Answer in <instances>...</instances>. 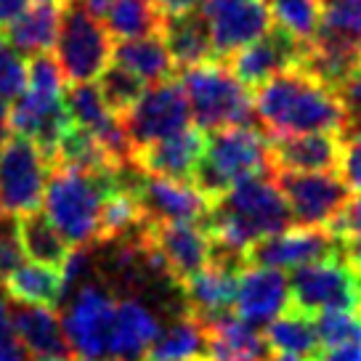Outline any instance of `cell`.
Here are the masks:
<instances>
[{
	"label": "cell",
	"mask_w": 361,
	"mask_h": 361,
	"mask_svg": "<svg viewBox=\"0 0 361 361\" xmlns=\"http://www.w3.org/2000/svg\"><path fill=\"white\" fill-rule=\"evenodd\" d=\"M27 88V61L0 35V102H16Z\"/></svg>",
	"instance_id": "cell-36"
},
{
	"label": "cell",
	"mask_w": 361,
	"mask_h": 361,
	"mask_svg": "<svg viewBox=\"0 0 361 361\" xmlns=\"http://www.w3.org/2000/svg\"><path fill=\"white\" fill-rule=\"evenodd\" d=\"M287 308H290V284L282 271L247 266L239 274V290L234 300L239 322L255 329L269 327Z\"/></svg>",
	"instance_id": "cell-17"
},
{
	"label": "cell",
	"mask_w": 361,
	"mask_h": 361,
	"mask_svg": "<svg viewBox=\"0 0 361 361\" xmlns=\"http://www.w3.org/2000/svg\"><path fill=\"white\" fill-rule=\"evenodd\" d=\"M308 361H361V340H350V343L319 348L314 353V359Z\"/></svg>",
	"instance_id": "cell-42"
},
{
	"label": "cell",
	"mask_w": 361,
	"mask_h": 361,
	"mask_svg": "<svg viewBox=\"0 0 361 361\" xmlns=\"http://www.w3.org/2000/svg\"><path fill=\"white\" fill-rule=\"evenodd\" d=\"M109 37L117 40H133L159 35L162 30V13L157 11L154 0H114L112 8L102 19Z\"/></svg>",
	"instance_id": "cell-30"
},
{
	"label": "cell",
	"mask_w": 361,
	"mask_h": 361,
	"mask_svg": "<svg viewBox=\"0 0 361 361\" xmlns=\"http://www.w3.org/2000/svg\"><path fill=\"white\" fill-rule=\"evenodd\" d=\"M252 109L269 138L303 133H343L345 112L335 90L324 88L303 69L266 80L252 93Z\"/></svg>",
	"instance_id": "cell-1"
},
{
	"label": "cell",
	"mask_w": 361,
	"mask_h": 361,
	"mask_svg": "<svg viewBox=\"0 0 361 361\" xmlns=\"http://www.w3.org/2000/svg\"><path fill=\"white\" fill-rule=\"evenodd\" d=\"M271 173L269 135L255 125H237L210 133L189 183L213 204L231 186L247 178H271Z\"/></svg>",
	"instance_id": "cell-3"
},
{
	"label": "cell",
	"mask_w": 361,
	"mask_h": 361,
	"mask_svg": "<svg viewBox=\"0 0 361 361\" xmlns=\"http://www.w3.org/2000/svg\"><path fill=\"white\" fill-rule=\"evenodd\" d=\"M67 80L59 69L56 59L51 54H40V56L30 59V67H27V88L37 90V93H48V96H64V85Z\"/></svg>",
	"instance_id": "cell-37"
},
{
	"label": "cell",
	"mask_w": 361,
	"mask_h": 361,
	"mask_svg": "<svg viewBox=\"0 0 361 361\" xmlns=\"http://www.w3.org/2000/svg\"><path fill=\"white\" fill-rule=\"evenodd\" d=\"M340 252H343V242L324 226H290L282 234L255 242L247 250V266L276 271L300 269Z\"/></svg>",
	"instance_id": "cell-13"
},
{
	"label": "cell",
	"mask_w": 361,
	"mask_h": 361,
	"mask_svg": "<svg viewBox=\"0 0 361 361\" xmlns=\"http://www.w3.org/2000/svg\"><path fill=\"white\" fill-rule=\"evenodd\" d=\"M327 228L340 239V242H345V239H350V237H359L361 234V192L356 194V197H350L348 204L340 210L338 218H335Z\"/></svg>",
	"instance_id": "cell-41"
},
{
	"label": "cell",
	"mask_w": 361,
	"mask_h": 361,
	"mask_svg": "<svg viewBox=\"0 0 361 361\" xmlns=\"http://www.w3.org/2000/svg\"><path fill=\"white\" fill-rule=\"evenodd\" d=\"M11 138V123H8V104L0 102V147Z\"/></svg>",
	"instance_id": "cell-46"
},
{
	"label": "cell",
	"mask_w": 361,
	"mask_h": 361,
	"mask_svg": "<svg viewBox=\"0 0 361 361\" xmlns=\"http://www.w3.org/2000/svg\"><path fill=\"white\" fill-rule=\"evenodd\" d=\"M322 3H327V0H322Z\"/></svg>",
	"instance_id": "cell-53"
},
{
	"label": "cell",
	"mask_w": 361,
	"mask_h": 361,
	"mask_svg": "<svg viewBox=\"0 0 361 361\" xmlns=\"http://www.w3.org/2000/svg\"><path fill=\"white\" fill-rule=\"evenodd\" d=\"M338 99L345 112V128L361 125V64L343 80V85L338 88Z\"/></svg>",
	"instance_id": "cell-40"
},
{
	"label": "cell",
	"mask_w": 361,
	"mask_h": 361,
	"mask_svg": "<svg viewBox=\"0 0 361 361\" xmlns=\"http://www.w3.org/2000/svg\"><path fill=\"white\" fill-rule=\"evenodd\" d=\"M99 93H102L106 109L117 117H123L144 93V82L120 64H112L99 75Z\"/></svg>",
	"instance_id": "cell-34"
},
{
	"label": "cell",
	"mask_w": 361,
	"mask_h": 361,
	"mask_svg": "<svg viewBox=\"0 0 361 361\" xmlns=\"http://www.w3.org/2000/svg\"><path fill=\"white\" fill-rule=\"evenodd\" d=\"M144 361H149V359H144ZM197 361H207V359H197Z\"/></svg>",
	"instance_id": "cell-52"
},
{
	"label": "cell",
	"mask_w": 361,
	"mask_h": 361,
	"mask_svg": "<svg viewBox=\"0 0 361 361\" xmlns=\"http://www.w3.org/2000/svg\"><path fill=\"white\" fill-rule=\"evenodd\" d=\"M202 226L213 245L247 258V250L295 226L290 204L271 178H247L210 204Z\"/></svg>",
	"instance_id": "cell-2"
},
{
	"label": "cell",
	"mask_w": 361,
	"mask_h": 361,
	"mask_svg": "<svg viewBox=\"0 0 361 361\" xmlns=\"http://www.w3.org/2000/svg\"><path fill=\"white\" fill-rule=\"evenodd\" d=\"M290 308L305 316L329 311H361V269L343 252L293 269Z\"/></svg>",
	"instance_id": "cell-6"
},
{
	"label": "cell",
	"mask_w": 361,
	"mask_h": 361,
	"mask_svg": "<svg viewBox=\"0 0 361 361\" xmlns=\"http://www.w3.org/2000/svg\"><path fill=\"white\" fill-rule=\"evenodd\" d=\"M204 147H207V133H202L200 128H186L170 138H162L157 144L133 152V162L141 173H149V176L189 180L197 162L202 159Z\"/></svg>",
	"instance_id": "cell-19"
},
{
	"label": "cell",
	"mask_w": 361,
	"mask_h": 361,
	"mask_svg": "<svg viewBox=\"0 0 361 361\" xmlns=\"http://www.w3.org/2000/svg\"><path fill=\"white\" fill-rule=\"evenodd\" d=\"M112 170L82 173L72 168H51L43 192V213L72 247H93L99 242V215L112 192Z\"/></svg>",
	"instance_id": "cell-4"
},
{
	"label": "cell",
	"mask_w": 361,
	"mask_h": 361,
	"mask_svg": "<svg viewBox=\"0 0 361 361\" xmlns=\"http://www.w3.org/2000/svg\"><path fill=\"white\" fill-rule=\"evenodd\" d=\"M319 348L361 340V311H329L319 314L314 322Z\"/></svg>",
	"instance_id": "cell-35"
},
{
	"label": "cell",
	"mask_w": 361,
	"mask_h": 361,
	"mask_svg": "<svg viewBox=\"0 0 361 361\" xmlns=\"http://www.w3.org/2000/svg\"><path fill=\"white\" fill-rule=\"evenodd\" d=\"M159 37H162L173 64L178 69L207 64L215 59L210 32H207L204 16L200 11L180 13V16H162Z\"/></svg>",
	"instance_id": "cell-23"
},
{
	"label": "cell",
	"mask_w": 361,
	"mask_h": 361,
	"mask_svg": "<svg viewBox=\"0 0 361 361\" xmlns=\"http://www.w3.org/2000/svg\"><path fill=\"white\" fill-rule=\"evenodd\" d=\"M149 242L162 255L178 287L210 263L213 239L202 224H149Z\"/></svg>",
	"instance_id": "cell-15"
},
{
	"label": "cell",
	"mask_w": 361,
	"mask_h": 361,
	"mask_svg": "<svg viewBox=\"0 0 361 361\" xmlns=\"http://www.w3.org/2000/svg\"><path fill=\"white\" fill-rule=\"evenodd\" d=\"M35 3H59V6H64V0H35Z\"/></svg>",
	"instance_id": "cell-49"
},
{
	"label": "cell",
	"mask_w": 361,
	"mask_h": 361,
	"mask_svg": "<svg viewBox=\"0 0 361 361\" xmlns=\"http://www.w3.org/2000/svg\"><path fill=\"white\" fill-rule=\"evenodd\" d=\"M269 361H308V359H300V356H290V353H276V356H269Z\"/></svg>",
	"instance_id": "cell-47"
},
{
	"label": "cell",
	"mask_w": 361,
	"mask_h": 361,
	"mask_svg": "<svg viewBox=\"0 0 361 361\" xmlns=\"http://www.w3.org/2000/svg\"><path fill=\"white\" fill-rule=\"evenodd\" d=\"M178 85L189 102L194 125L202 133H215L224 128L252 125V93L242 85L226 61H207L189 69H178Z\"/></svg>",
	"instance_id": "cell-5"
},
{
	"label": "cell",
	"mask_w": 361,
	"mask_h": 361,
	"mask_svg": "<svg viewBox=\"0 0 361 361\" xmlns=\"http://www.w3.org/2000/svg\"><path fill=\"white\" fill-rule=\"evenodd\" d=\"M271 180L290 204L295 226H324L348 204L350 189L338 173H293L274 170Z\"/></svg>",
	"instance_id": "cell-11"
},
{
	"label": "cell",
	"mask_w": 361,
	"mask_h": 361,
	"mask_svg": "<svg viewBox=\"0 0 361 361\" xmlns=\"http://www.w3.org/2000/svg\"><path fill=\"white\" fill-rule=\"evenodd\" d=\"M303 51V43H298L295 37H290L279 27H271L269 32L258 37L255 43H250L247 48L237 51L234 56L226 61V67L234 72V78L242 85L258 88L266 80L300 67Z\"/></svg>",
	"instance_id": "cell-14"
},
{
	"label": "cell",
	"mask_w": 361,
	"mask_h": 361,
	"mask_svg": "<svg viewBox=\"0 0 361 361\" xmlns=\"http://www.w3.org/2000/svg\"><path fill=\"white\" fill-rule=\"evenodd\" d=\"M135 200L149 224H202L210 210V202L189 180H170L149 173L138 183Z\"/></svg>",
	"instance_id": "cell-16"
},
{
	"label": "cell",
	"mask_w": 361,
	"mask_h": 361,
	"mask_svg": "<svg viewBox=\"0 0 361 361\" xmlns=\"http://www.w3.org/2000/svg\"><path fill=\"white\" fill-rule=\"evenodd\" d=\"M6 293L13 303L45 305V308H59L67 298L61 269H51V266H40V263L16 266L11 276L6 279Z\"/></svg>",
	"instance_id": "cell-28"
},
{
	"label": "cell",
	"mask_w": 361,
	"mask_h": 361,
	"mask_svg": "<svg viewBox=\"0 0 361 361\" xmlns=\"http://www.w3.org/2000/svg\"><path fill=\"white\" fill-rule=\"evenodd\" d=\"M271 11V22H276L279 30L295 37L298 43H311L316 30L322 24V0H266Z\"/></svg>",
	"instance_id": "cell-32"
},
{
	"label": "cell",
	"mask_w": 361,
	"mask_h": 361,
	"mask_svg": "<svg viewBox=\"0 0 361 361\" xmlns=\"http://www.w3.org/2000/svg\"><path fill=\"white\" fill-rule=\"evenodd\" d=\"M269 154L274 170L293 173H338L340 135L338 133H303L269 138Z\"/></svg>",
	"instance_id": "cell-20"
},
{
	"label": "cell",
	"mask_w": 361,
	"mask_h": 361,
	"mask_svg": "<svg viewBox=\"0 0 361 361\" xmlns=\"http://www.w3.org/2000/svg\"><path fill=\"white\" fill-rule=\"evenodd\" d=\"M114 64L133 72L141 82H162L176 75V64L170 59L168 48L159 35H147V37H133V40H117L112 48Z\"/></svg>",
	"instance_id": "cell-27"
},
{
	"label": "cell",
	"mask_w": 361,
	"mask_h": 361,
	"mask_svg": "<svg viewBox=\"0 0 361 361\" xmlns=\"http://www.w3.org/2000/svg\"><path fill=\"white\" fill-rule=\"evenodd\" d=\"M149 361H197L207 359V324L189 311H180L173 324L159 329L152 348L147 353Z\"/></svg>",
	"instance_id": "cell-26"
},
{
	"label": "cell",
	"mask_w": 361,
	"mask_h": 361,
	"mask_svg": "<svg viewBox=\"0 0 361 361\" xmlns=\"http://www.w3.org/2000/svg\"><path fill=\"white\" fill-rule=\"evenodd\" d=\"M35 361H72V359H61V356H40V359Z\"/></svg>",
	"instance_id": "cell-48"
},
{
	"label": "cell",
	"mask_w": 361,
	"mask_h": 361,
	"mask_svg": "<svg viewBox=\"0 0 361 361\" xmlns=\"http://www.w3.org/2000/svg\"><path fill=\"white\" fill-rule=\"evenodd\" d=\"M59 22H61L59 3H35L32 8H24L6 27L3 37L22 56H40V54H48L56 43Z\"/></svg>",
	"instance_id": "cell-25"
},
{
	"label": "cell",
	"mask_w": 361,
	"mask_h": 361,
	"mask_svg": "<svg viewBox=\"0 0 361 361\" xmlns=\"http://www.w3.org/2000/svg\"><path fill=\"white\" fill-rule=\"evenodd\" d=\"M24 250L19 242V228H16V218L13 215H3L0 218V282H6L11 276L16 266H22Z\"/></svg>",
	"instance_id": "cell-39"
},
{
	"label": "cell",
	"mask_w": 361,
	"mask_h": 361,
	"mask_svg": "<svg viewBox=\"0 0 361 361\" xmlns=\"http://www.w3.org/2000/svg\"><path fill=\"white\" fill-rule=\"evenodd\" d=\"M343 255L350 260V263H356L361 269V234L359 237H350L343 242Z\"/></svg>",
	"instance_id": "cell-45"
},
{
	"label": "cell",
	"mask_w": 361,
	"mask_h": 361,
	"mask_svg": "<svg viewBox=\"0 0 361 361\" xmlns=\"http://www.w3.org/2000/svg\"><path fill=\"white\" fill-rule=\"evenodd\" d=\"M159 319L144 300L123 298L114 303L106 359L117 361H144L154 338L159 335Z\"/></svg>",
	"instance_id": "cell-18"
},
{
	"label": "cell",
	"mask_w": 361,
	"mask_h": 361,
	"mask_svg": "<svg viewBox=\"0 0 361 361\" xmlns=\"http://www.w3.org/2000/svg\"><path fill=\"white\" fill-rule=\"evenodd\" d=\"M120 125L133 152L186 130L192 125V112L178 80L170 78L144 88L138 102L120 117Z\"/></svg>",
	"instance_id": "cell-9"
},
{
	"label": "cell",
	"mask_w": 361,
	"mask_h": 361,
	"mask_svg": "<svg viewBox=\"0 0 361 361\" xmlns=\"http://www.w3.org/2000/svg\"><path fill=\"white\" fill-rule=\"evenodd\" d=\"M51 165L30 138L11 133L0 147V207L19 218L32 213L43 202Z\"/></svg>",
	"instance_id": "cell-10"
},
{
	"label": "cell",
	"mask_w": 361,
	"mask_h": 361,
	"mask_svg": "<svg viewBox=\"0 0 361 361\" xmlns=\"http://www.w3.org/2000/svg\"><path fill=\"white\" fill-rule=\"evenodd\" d=\"M340 178L350 192H361V125L340 133Z\"/></svg>",
	"instance_id": "cell-38"
},
{
	"label": "cell",
	"mask_w": 361,
	"mask_h": 361,
	"mask_svg": "<svg viewBox=\"0 0 361 361\" xmlns=\"http://www.w3.org/2000/svg\"><path fill=\"white\" fill-rule=\"evenodd\" d=\"M27 8V0H0V30L8 24Z\"/></svg>",
	"instance_id": "cell-44"
},
{
	"label": "cell",
	"mask_w": 361,
	"mask_h": 361,
	"mask_svg": "<svg viewBox=\"0 0 361 361\" xmlns=\"http://www.w3.org/2000/svg\"><path fill=\"white\" fill-rule=\"evenodd\" d=\"M102 361H117V359H102Z\"/></svg>",
	"instance_id": "cell-51"
},
{
	"label": "cell",
	"mask_w": 361,
	"mask_h": 361,
	"mask_svg": "<svg viewBox=\"0 0 361 361\" xmlns=\"http://www.w3.org/2000/svg\"><path fill=\"white\" fill-rule=\"evenodd\" d=\"M56 64L69 82H90L109 67L112 37L99 19L75 6H61L56 35Z\"/></svg>",
	"instance_id": "cell-7"
},
{
	"label": "cell",
	"mask_w": 361,
	"mask_h": 361,
	"mask_svg": "<svg viewBox=\"0 0 361 361\" xmlns=\"http://www.w3.org/2000/svg\"><path fill=\"white\" fill-rule=\"evenodd\" d=\"M266 343L269 348H276L279 353L300 356V359H314L319 350V338H316L314 316H305L295 308H287L282 316H276L266 327Z\"/></svg>",
	"instance_id": "cell-31"
},
{
	"label": "cell",
	"mask_w": 361,
	"mask_h": 361,
	"mask_svg": "<svg viewBox=\"0 0 361 361\" xmlns=\"http://www.w3.org/2000/svg\"><path fill=\"white\" fill-rule=\"evenodd\" d=\"M316 35L361 48V0H327Z\"/></svg>",
	"instance_id": "cell-33"
},
{
	"label": "cell",
	"mask_w": 361,
	"mask_h": 361,
	"mask_svg": "<svg viewBox=\"0 0 361 361\" xmlns=\"http://www.w3.org/2000/svg\"><path fill=\"white\" fill-rule=\"evenodd\" d=\"M200 13L218 61L231 59L274 27L266 0H204Z\"/></svg>",
	"instance_id": "cell-12"
},
{
	"label": "cell",
	"mask_w": 361,
	"mask_h": 361,
	"mask_svg": "<svg viewBox=\"0 0 361 361\" xmlns=\"http://www.w3.org/2000/svg\"><path fill=\"white\" fill-rule=\"evenodd\" d=\"M239 274L242 271L221 263H207L200 274H194L189 282L180 287V298L186 311L210 324L221 316H228L237 300L239 290Z\"/></svg>",
	"instance_id": "cell-21"
},
{
	"label": "cell",
	"mask_w": 361,
	"mask_h": 361,
	"mask_svg": "<svg viewBox=\"0 0 361 361\" xmlns=\"http://www.w3.org/2000/svg\"><path fill=\"white\" fill-rule=\"evenodd\" d=\"M202 3L204 0H154V6L162 16H180V13L200 11Z\"/></svg>",
	"instance_id": "cell-43"
},
{
	"label": "cell",
	"mask_w": 361,
	"mask_h": 361,
	"mask_svg": "<svg viewBox=\"0 0 361 361\" xmlns=\"http://www.w3.org/2000/svg\"><path fill=\"white\" fill-rule=\"evenodd\" d=\"M16 228H19V242L27 258L40 266H51V269H61L67 263L72 245L56 231V226L48 221V215L37 207L32 213H24L16 218Z\"/></svg>",
	"instance_id": "cell-29"
},
{
	"label": "cell",
	"mask_w": 361,
	"mask_h": 361,
	"mask_svg": "<svg viewBox=\"0 0 361 361\" xmlns=\"http://www.w3.org/2000/svg\"><path fill=\"white\" fill-rule=\"evenodd\" d=\"M8 316H11L13 335L24 345L27 353H35L37 359L40 356L72 359V350H69L67 335H64V327H61V316L56 314V308L13 303L11 300Z\"/></svg>",
	"instance_id": "cell-22"
},
{
	"label": "cell",
	"mask_w": 361,
	"mask_h": 361,
	"mask_svg": "<svg viewBox=\"0 0 361 361\" xmlns=\"http://www.w3.org/2000/svg\"><path fill=\"white\" fill-rule=\"evenodd\" d=\"M269 356L271 348L260 329L237 316H221L207 324V361H269Z\"/></svg>",
	"instance_id": "cell-24"
},
{
	"label": "cell",
	"mask_w": 361,
	"mask_h": 361,
	"mask_svg": "<svg viewBox=\"0 0 361 361\" xmlns=\"http://www.w3.org/2000/svg\"><path fill=\"white\" fill-rule=\"evenodd\" d=\"M114 303V293L102 282H85L67 295L61 327L72 356L80 361L106 359Z\"/></svg>",
	"instance_id": "cell-8"
},
{
	"label": "cell",
	"mask_w": 361,
	"mask_h": 361,
	"mask_svg": "<svg viewBox=\"0 0 361 361\" xmlns=\"http://www.w3.org/2000/svg\"><path fill=\"white\" fill-rule=\"evenodd\" d=\"M3 215H6V213H3V207H0V218H3Z\"/></svg>",
	"instance_id": "cell-50"
}]
</instances>
